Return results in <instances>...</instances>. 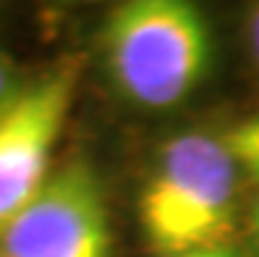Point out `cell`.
Listing matches in <instances>:
<instances>
[{
    "instance_id": "cell-1",
    "label": "cell",
    "mask_w": 259,
    "mask_h": 257,
    "mask_svg": "<svg viewBox=\"0 0 259 257\" xmlns=\"http://www.w3.org/2000/svg\"><path fill=\"white\" fill-rule=\"evenodd\" d=\"M108 79L128 105L147 113L191 100L215 66V29L189 0H126L100 29Z\"/></svg>"
},
{
    "instance_id": "cell-2",
    "label": "cell",
    "mask_w": 259,
    "mask_h": 257,
    "mask_svg": "<svg viewBox=\"0 0 259 257\" xmlns=\"http://www.w3.org/2000/svg\"><path fill=\"white\" fill-rule=\"evenodd\" d=\"M241 181L223 134L184 131L167 139L136 200L147 247L160 257L225 247L238 218Z\"/></svg>"
},
{
    "instance_id": "cell-3",
    "label": "cell",
    "mask_w": 259,
    "mask_h": 257,
    "mask_svg": "<svg viewBox=\"0 0 259 257\" xmlns=\"http://www.w3.org/2000/svg\"><path fill=\"white\" fill-rule=\"evenodd\" d=\"M102 178L87 158L55 165L42 189L0 231L3 257H110Z\"/></svg>"
},
{
    "instance_id": "cell-4",
    "label": "cell",
    "mask_w": 259,
    "mask_h": 257,
    "mask_svg": "<svg viewBox=\"0 0 259 257\" xmlns=\"http://www.w3.org/2000/svg\"><path fill=\"white\" fill-rule=\"evenodd\" d=\"M79 79L81 60L60 58L0 113V231L55 171L53 155Z\"/></svg>"
},
{
    "instance_id": "cell-5",
    "label": "cell",
    "mask_w": 259,
    "mask_h": 257,
    "mask_svg": "<svg viewBox=\"0 0 259 257\" xmlns=\"http://www.w3.org/2000/svg\"><path fill=\"white\" fill-rule=\"evenodd\" d=\"M223 142L238 163L243 178H251L259 184V113L241 118L238 124L223 131Z\"/></svg>"
},
{
    "instance_id": "cell-6",
    "label": "cell",
    "mask_w": 259,
    "mask_h": 257,
    "mask_svg": "<svg viewBox=\"0 0 259 257\" xmlns=\"http://www.w3.org/2000/svg\"><path fill=\"white\" fill-rule=\"evenodd\" d=\"M24 87L26 82H21L19 68L13 66V60L6 53H0V113L24 92Z\"/></svg>"
},
{
    "instance_id": "cell-7",
    "label": "cell",
    "mask_w": 259,
    "mask_h": 257,
    "mask_svg": "<svg viewBox=\"0 0 259 257\" xmlns=\"http://www.w3.org/2000/svg\"><path fill=\"white\" fill-rule=\"evenodd\" d=\"M249 45H251V53H254V60H256V66H259V6L251 11V16H249Z\"/></svg>"
},
{
    "instance_id": "cell-8",
    "label": "cell",
    "mask_w": 259,
    "mask_h": 257,
    "mask_svg": "<svg viewBox=\"0 0 259 257\" xmlns=\"http://www.w3.org/2000/svg\"><path fill=\"white\" fill-rule=\"evenodd\" d=\"M176 257H241L238 252L228 249V247H209V249H196V252H186V254H176Z\"/></svg>"
},
{
    "instance_id": "cell-9",
    "label": "cell",
    "mask_w": 259,
    "mask_h": 257,
    "mask_svg": "<svg viewBox=\"0 0 259 257\" xmlns=\"http://www.w3.org/2000/svg\"><path fill=\"white\" fill-rule=\"evenodd\" d=\"M249 229H251V241H254V249L259 252V200L251 210V221H249Z\"/></svg>"
},
{
    "instance_id": "cell-10",
    "label": "cell",
    "mask_w": 259,
    "mask_h": 257,
    "mask_svg": "<svg viewBox=\"0 0 259 257\" xmlns=\"http://www.w3.org/2000/svg\"><path fill=\"white\" fill-rule=\"evenodd\" d=\"M0 257H3V254H0Z\"/></svg>"
}]
</instances>
